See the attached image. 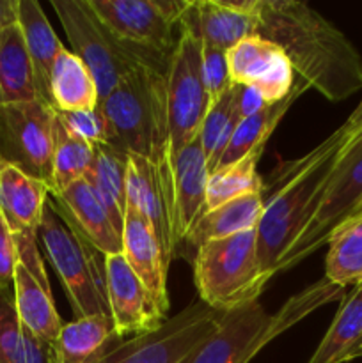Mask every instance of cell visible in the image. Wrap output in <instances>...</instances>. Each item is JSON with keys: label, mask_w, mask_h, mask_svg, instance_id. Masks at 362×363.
Returning a JSON list of instances; mask_svg holds the SVG:
<instances>
[{"label": "cell", "mask_w": 362, "mask_h": 363, "mask_svg": "<svg viewBox=\"0 0 362 363\" xmlns=\"http://www.w3.org/2000/svg\"><path fill=\"white\" fill-rule=\"evenodd\" d=\"M254 16L256 35L275 43L309 89L329 101L361 91V53L318 11L298 0H258Z\"/></svg>", "instance_id": "1"}, {"label": "cell", "mask_w": 362, "mask_h": 363, "mask_svg": "<svg viewBox=\"0 0 362 363\" xmlns=\"http://www.w3.org/2000/svg\"><path fill=\"white\" fill-rule=\"evenodd\" d=\"M362 130V110L302 158L287 160L263 181V215L258 223L259 268L266 279L277 273L284 252L312 215L330 172L346 142Z\"/></svg>", "instance_id": "2"}, {"label": "cell", "mask_w": 362, "mask_h": 363, "mask_svg": "<svg viewBox=\"0 0 362 363\" xmlns=\"http://www.w3.org/2000/svg\"><path fill=\"white\" fill-rule=\"evenodd\" d=\"M165 71L138 64L99 101L112 147L148 158L156 167L170 163Z\"/></svg>", "instance_id": "3"}, {"label": "cell", "mask_w": 362, "mask_h": 363, "mask_svg": "<svg viewBox=\"0 0 362 363\" xmlns=\"http://www.w3.org/2000/svg\"><path fill=\"white\" fill-rule=\"evenodd\" d=\"M343 298L344 287L323 279L291 296L277 314H268L259 300L231 308L192 363H251L263 347L291 326Z\"/></svg>", "instance_id": "4"}, {"label": "cell", "mask_w": 362, "mask_h": 363, "mask_svg": "<svg viewBox=\"0 0 362 363\" xmlns=\"http://www.w3.org/2000/svg\"><path fill=\"white\" fill-rule=\"evenodd\" d=\"M52 7L66 32L71 52L91 71L102 99L138 64H149L167 73L170 57L119 41L96 16L87 0H52Z\"/></svg>", "instance_id": "5"}, {"label": "cell", "mask_w": 362, "mask_h": 363, "mask_svg": "<svg viewBox=\"0 0 362 363\" xmlns=\"http://www.w3.org/2000/svg\"><path fill=\"white\" fill-rule=\"evenodd\" d=\"M192 264L199 300L215 311L258 301L270 282L259 268L256 229L201 245Z\"/></svg>", "instance_id": "6"}, {"label": "cell", "mask_w": 362, "mask_h": 363, "mask_svg": "<svg viewBox=\"0 0 362 363\" xmlns=\"http://www.w3.org/2000/svg\"><path fill=\"white\" fill-rule=\"evenodd\" d=\"M362 215V130L341 151L316 208L297 234L279 262V272H287L327 245L343 223Z\"/></svg>", "instance_id": "7"}, {"label": "cell", "mask_w": 362, "mask_h": 363, "mask_svg": "<svg viewBox=\"0 0 362 363\" xmlns=\"http://www.w3.org/2000/svg\"><path fill=\"white\" fill-rule=\"evenodd\" d=\"M38 241L60 279L75 318L110 315L105 269L98 264V252L60 218L50 201L39 223Z\"/></svg>", "instance_id": "8"}, {"label": "cell", "mask_w": 362, "mask_h": 363, "mask_svg": "<svg viewBox=\"0 0 362 363\" xmlns=\"http://www.w3.org/2000/svg\"><path fill=\"white\" fill-rule=\"evenodd\" d=\"M226 312L197 300L162 325L121 339L96 363H192L219 330Z\"/></svg>", "instance_id": "9"}, {"label": "cell", "mask_w": 362, "mask_h": 363, "mask_svg": "<svg viewBox=\"0 0 362 363\" xmlns=\"http://www.w3.org/2000/svg\"><path fill=\"white\" fill-rule=\"evenodd\" d=\"M202 41L181 30L167 67V117H169V158L199 137L209 108L201 69Z\"/></svg>", "instance_id": "10"}, {"label": "cell", "mask_w": 362, "mask_h": 363, "mask_svg": "<svg viewBox=\"0 0 362 363\" xmlns=\"http://www.w3.org/2000/svg\"><path fill=\"white\" fill-rule=\"evenodd\" d=\"M55 108L41 99L0 106V165L52 188Z\"/></svg>", "instance_id": "11"}, {"label": "cell", "mask_w": 362, "mask_h": 363, "mask_svg": "<svg viewBox=\"0 0 362 363\" xmlns=\"http://www.w3.org/2000/svg\"><path fill=\"white\" fill-rule=\"evenodd\" d=\"M233 85L252 87L268 105L283 101L295 85L290 59L275 43L251 35L226 52Z\"/></svg>", "instance_id": "12"}, {"label": "cell", "mask_w": 362, "mask_h": 363, "mask_svg": "<svg viewBox=\"0 0 362 363\" xmlns=\"http://www.w3.org/2000/svg\"><path fill=\"white\" fill-rule=\"evenodd\" d=\"M102 23L119 41L135 48L170 57L174 43L172 30L156 9L155 0H87Z\"/></svg>", "instance_id": "13"}, {"label": "cell", "mask_w": 362, "mask_h": 363, "mask_svg": "<svg viewBox=\"0 0 362 363\" xmlns=\"http://www.w3.org/2000/svg\"><path fill=\"white\" fill-rule=\"evenodd\" d=\"M103 269L110 318L121 339L146 333L165 321L123 254L103 257Z\"/></svg>", "instance_id": "14"}, {"label": "cell", "mask_w": 362, "mask_h": 363, "mask_svg": "<svg viewBox=\"0 0 362 363\" xmlns=\"http://www.w3.org/2000/svg\"><path fill=\"white\" fill-rule=\"evenodd\" d=\"M256 2L258 0H190L177 25L204 45L227 52L243 39L256 35Z\"/></svg>", "instance_id": "15"}, {"label": "cell", "mask_w": 362, "mask_h": 363, "mask_svg": "<svg viewBox=\"0 0 362 363\" xmlns=\"http://www.w3.org/2000/svg\"><path fill=\"white\" fill-rule=\"evenodd\" d=\"M126 209L138 213L151 227L170 264L176 257L177 245L169 194L163 186L158 167L151 160L137 155H128Z\"/></svg>", "instance_id": "16"}, {"label": "cell", "mask_w": 362, "mask_h": 363, "mask_svg": "<svg viewBox=\"0 0 362 363\" xmlns=\"http://www.w3.org/2000/svg\"><path fill=\"white\" fill-rule=\"evenodd\" d=\"M48 201L60 218L98 254L103 257L123 254V236L87 181H77L64 191L50 195Z\"/></svg>", "instance_id": "17"}, {"label": "cell", "mask_w": 362, "mask_h": 363, "mask_svg": "<svg viewBox=\"0 0 362 363\" xmlns=\"http://www.w3.org/2000/svg\"><path fill=\"white\" fill-rule=\"evenodd\" d=\"M208 177V162L199 138L190 142L170 160L169 194L177 248L204 211Z\"/></svg>", "instance_id": "18"}, {"label": "cell", "mask_w": 362, "mask_h": 363, "mask_svg": "<svg viewBox=\"0 0 362 363\" xmlns=\"http://www.w3.org/2000/svg\"><path fill=\"white\" fill-rule=\"evenodd\" d=\"M123 255L131 272L138 277L160 314L167 319L170 308L167 291L169 262L163 255L158 238L138 213L126 209L123 222Z\"/></svg>", "instance_id": "19"}, {"label": "cell", "mask_w": 362, "mask_h": 363, "mask_svg": "<svg viewBox=\"0 0 362 363\" xmlns=\"http://www.w3.org/2000/svg\"><path fill=\"white\" fill-rule=\"evenodd\" d=\"M50 188L16 167L0 165V213L14 236H38Z\"/></svg>", "instance_id": "20"}, {"label": "cell", "mask_w": 362, "mask_h": 363, "mask_svg": "<svg viewBox=\"0 0 362 363\" xmlns=\"http://www.w3.org/2000/svg\"><path fill=\"white\" fill-rule=\"evenodd\" d=\"M263 215V191L241 195L215 209L204 211L194 223L190 233L180 247L183 254H195L201 245L212 240L234 236L245 230L258 229V223Z\"/></svg>", "instance_id": "21"}, {"label": "cell", "mask_w": 362, "mask_h": 363, "mask_svg": "<svg viewBox=\"0 0 362 363\" xmlns=\"http://www.w3.org/2000/svg\"><path fill=\"white\" fill-rule=\"evenodd\" d=\"M119 340L110 315L75 318L64 323L53 342V363H96Z\"/></svg>", "instance_id": "22"}, {"label": "cell", "mask_w": 362, "mask_h": 363, "mask_svg": "<svg viewBox=\"0 0 362 363\" xmlns=\"http://www.w3.org/2000/svg\"><path fill=\"white\" fill-rule=\"evenodd\" d=\"M13 294L21 325L39 340L53 346L64 323L53 303L48 280H41L18 262L14 269Z\"/></svg>", "instance_id": "23"}, {"label": "cell", "mask_w": 362, "mask_h": 363, "mask_svg": "<svg viewBox=\"0 0 362 363\" xmlns=\"http://www.w3.org/2000/svg\"><path fill=\"white\" fill-rule=\"evenodd\" d=\"M18 27L34 67L39 99L50 105V71L57 55L66 46L55 34L45 11L35 0H18Z\"/></svg>", "instance_id": "24"}, {"label": "cell", "mask_w": 362, "mask_h": 363, "mask_svg": "<svg viewBox=\"0 0 362 363\" xmlns=\"http://www.w3.org/2000/svg\"><path fill=\"white\" fill-rule=\"evenodd\" d=\"M50 105L57 112L98 108L99 91L91 71L71 50L57 55L50 71Z\"/></svg>", "instance_id": "25"}, {"label": "cell", "mask_w": 362, "mask_h": 363, "mask_svg": "<svg viewBox=\"0 0 362 363\" xmlns=\"http://www.w3.org/2000/svg\"><path fill=\"white\" fill-rule=\"evenodd\" d=\"M362 282L344 294L332 325L307 363H346L362 357Z\"/></svg>", "instance_id": "26"}, {"label": "cell", "mask_w": 362, "mask_h": 363, "mask_svg": "<svg viewBox=\"0 0 362 363\" xmlns=\"http://www.w3.org/2000/svg\"><path fill=\"white\" fill-rule=\"evenodd\" d=\"M128 155L110 144L94 145V158L84 179L109 211L116 229L123 234L126 215Z\"/></svg>", "instance_id": "27"}, {"label": "cell", "mask_w": 362, "mask_h": 363, "mask_svg": "<svg viewBox=\"0 0 362 363\" xmlns=\"http://www.w3.org/2000/svg\"><path fill=\"white\" fill-rule=\"evenodd\" d=\"M39 99L34 67L20 27L11 25L0 34V106Z\"/></svg>", "instance_id": "28"}, {"label": "cell", "mask_w": 362, "mask_h": 363, "mask_svg": "<svg viewBox=\"0 0 362 363\" xmlns=\"http://www.w3.org/2000/svg\"><path fill=\"white\" fill-rule=\"evenodd\" d=\"M307 89L309 87L305 82H302L300 78L295 77L293 91L290 92L287 98H284L283 101L275 103V105L266 106L263 112L256 113V116L245 117V119L238 121L236 128H234L233 131V137H231L229 144H227L226 151H224L216 169L233 165V163L240 162L241 158L251 155L252 151L265 149L266 142H268L270 135L273 133L277 124H279L280 119L286 116L290 106L293 105V103L297 101V99L307 91Z\"/></svg>", "instance_id": "29"}, {"label": "cell", "mask_w": 362, "mask_h": 363, "mask_svg": "<svg viewBox=\"0 0 362 363\" xmlns=\"http://www.w3.org/2000/svg\"><path fill=\"white\" fill-rule=\"evenodd\" d=\"M0 363H53L52 346L21 325L13 287H0Z\"/></svg>", "instance_id": "30"}, {"label": "cell", "mask_w": 362, "mask_h": 363, "mask_svg": "<svg viewBox=\"0 0 362 363\" xmlns=\"http://www.w3.org/2000/svg\"><path fill=\"white\" fill-rule=\"evenodd\" d=\"M325 279L336 286L362 282V215L343 223L327 241Z\"/></svg>", "instance_id": "31"}, {"label": "cell", "mask_w": 362, "mask_h": 363, "mask_svg": "<svg viewBox=\"0 0 362 363\" xmlns=\"http://www.w3.org/2000/svg\"><path fill=\"white\" fill-rule=\"evenodd\" d=\"M94 158V145L75 137L62 124L55 112L53 124V158L52 188L50 195L64 191L77 181L84 179Z\"/></svg>", "instance_id": "32"}, {"label": "cell", "mask_w": 362, "mask_h": 363, "mask_svg": "<svg viewBox=\"0 0 362 363\" xmlns=\"http://www.w3.org/2000/svg\"><path fill=\"white\" fill-rule=\"evenodd\" d=\"M265 149H258L233 165L222 167L209 174L206 186L204 211L215 209L233 199L252 191H263V179L258 174V162ZM202 211V213H204Z\"/></svg>", "instance_id": "33"}, {"label": "cell", "mask_w": 362, "mask_h": 363, "mask_svg": "<svg viewBox=\"0 0 362 363\" xmlns=\"http://www.w3.org/2000/svg\"><path fill=\"white\" fill-rule=\"evenodd\" d=\"M240 116L236 110V85L212 103L199 131V142L208 162L209 174L219 167L220 158L229 144Z\"/></svg>", "instance_id": "34"}, {"label": "cell", "mask_w": 362, "mask_h": 363, "mask_svg": "<svg viewBox=\"0 0 362 363\" xmlns=\"http://www.w3.org/2000/svg\"><path fill=\"white\" fill-rule=\"evenodd\" d=\"M201 69L206 94H208L209 105H212V103H215L220 96H224L233 87L226 52L202 43Z\"/></svg>", "instance_id": "35"}, {"label": "cell", "mask_w": 362, "mask_h": 363, "mask_svg": "<svg viewBox=\"0 0 362 363\" xmlns=\"http://www.w3.org/2000/svg\"><path fill=\"white\" fill-rule=\"evenodd\" d=\"M57 112V110H55ZM64 126L84 142L91 145L106 144L109 142V131L106 123L103 119L99 108L75 110V112H57Z\"/></svg>", "instance_id": "36"}, {"label": "cell", "mask_w": 362, "mask_h": 363, "mask_svg": "<svg viewBox=\"0 0 362 363\" xmlns=\"http://www.w3.org/2000/svg\"><path fill=\"white\" fill-rule=\"evenodd\" d=\"M18 264V252L14 236L0 213V287H13L14 269Z\"/></svg>", "instance_id": "37"}, {"label": "cell", "mask_w": 362, "mask_h": 363, "mask_svg": "<svg viewBox=\"0 0 362 363\" xmlns=\"http://www.w3.org/2000/svg\"><path fill=\"white\" fill-rule=\"evenodd\" d=\"M266 106L270 105L263 99V96L256 89L236 85V110L240 119L256 116V113L263 112Z\"/></svg>", "instance_id": "38"}, {"label": "cell", "mask_w": 362, "mask_h": 363, "mask_svg": "<svg viewBox=\"0 0 362 363\" xmlns=\"http://www.w3.org/2000/svg\"><path fill=\"white\" fill-rule=\"evenodd\" d=\"M156 9L160 11L163 18L169 21L170 25L176 27L180 20L183 18L185 11L190 6V0H155Z\"/></svg>", "instance_id": "39"}, {"label": "cell", "mask_w": 362, "mask_h": 363, "mask_svg": "<svg viewBox=\"0 0 362 363\" xmlns=\"http://www.w3.org/2000/svg\"><path fill=\"white\" fill-rule=\"evenodd\" d=\"M18 23V0H0V34Z\"/></svg>", "instance_id": "40"}, {"label": "cell", "mask_w": 362, "mask_h": 363, "mask_svg": "<svg viewBox=\"0 0 362 363\" xmlns=\"http://www.w3.org/2000/svg\"><path fill=\"white\" fill-rule=\"evenodd\" d=\"M358 106H361V110H362V103H361V105H358Z\"/></svg>", "instance_id": "41"}, {"label": "cell", "mask_w": 362, "mask_h": 363, "mask_svg": "<svg viewBox=\"0 0 362 363\" xmlns=\"http://www.w3.org/2000/svg\"><path fill=\"white\" fill-rule=\"evenodd\" d=\"M361 354H362V350H361Z\"/></svg>", "instance_id": "42"}]
</instances>
